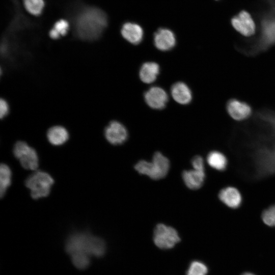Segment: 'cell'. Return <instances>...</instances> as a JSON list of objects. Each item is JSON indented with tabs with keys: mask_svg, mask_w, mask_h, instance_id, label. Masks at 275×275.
Segmentation results:
<instances>
[{
	"mask_svg": "<svg viewBox=\"0 0 275 275\" xmlns=\"http://www.w3.org/2000/svg\"><path fill=\"white\" fill-rule=\"evenodd\" d=\"M232 142L254 178L275 173V112H257L237 127Z\"/></svg>",
	"mask_w": 275,
	"mask_h": 275,
	"instance_id": "1",
	"label": "cell"
},
{
	"mask_svg": "<svg viewBox=\"0 0 275 275\" xmlns=\"http://www.w3.org/2000/svg\"><path fill=\"white\" fill-rule=\"evenodd\" d=\"M107 25V18L101 10L88 7L83 9L75 20V32L77 36L85 40L98 39Z\"/></svg>",
	"mask_w": 275,
	"mask_h": 275,
	"instance_id": "2",
	"label": "cell"
},
{
	"mask_svg": "<svg viewBox=\"0 0 275 275\" xmlns=\"http://www.w3.org/2000/svg\"><path fill=\"white\" fill-rule=\"evenodd\" d=\"M260 18L258 37L240 47L243 52L249 55L256 54L275 44V8H263Z\"/></svg>",
	"mask_w": 275,
	"mask_h": 275,
	"instance_id": "3",
	"label": "cell"
},
{
	"mask_svg": "<svg viewBox=\"0 0 275 275\" xmlns=\"http://www.w3.org/2000/svg\"><path fill=\"white\" fill-rule=\"evenodd\" d=\"M65 250L70 255L76 253L100 257L106 251V244L101 238L87 232H77L71 234L65 243Z\"/></svg>",
	"mask_w": 275,
	"mask_h": 275,
	"instance_id": "4",
	"label": "cell"
},
{
	"mask_svg": "<svg viewBox=\"0 0 275 275\" xmlns=\"http://www.w3.org/2000/svg\"><path fill=\"white\" fill-rule=\"evenodd\" d=\"M169 168V159L159 152L154 153L152 161L142 160L134 166V169L140 174L147 175L153 180L164 178L168 174Z\"/></svg>",
	"mask_w": 275,
	"mask_h": 275,
	"instance_id": "5",
	"label": "cell"
},
{
	"mask_svg": "<svg viewBox=\"0 0 275 275\" xmlns=\"http://www.w3.org/2000/svg\"><path fill=\"white\" fill-rule=\"evenodd\" d=\"M53 179L47 173L35 171L26 179V186L30 190L31 197L34 199L47 196L53 184Z\"/></svg>",
	"mask_w": 275,
	"mask_h": 275,
	"instance_id": "6",
	"label": "cell"
},
{
	"mask_svg": "<svg viewBox=\"0 0 275 275\" xmlns=\"http://www.w3.org/2000/svg\"><path fill=\"white\" fill-rule=\"evenodd\" d=\"M154 244L163 250L171 249L180 241L177 231L163 224L156 225L153 236Z\"/></svg>",
	"mask_w": 275,
	"mask_h": 275,
	"instance_id": "7",
	"label": "cell"
},
{
	"mask_svg": "<svg viewBox=\"0 0 275 275\" xmlns=\"http://www.w3.org/2000/svg\"><path fill=\"white\" fill-rule=\"evenodd\" d=\"M13 153L23 168L35 171L38 167V157L36 151L25 142H17L14 146Z\"/></svg>",
	"mask_w": 275,
	"mask_h": 275,
	"instance_id": "8",
	"label": "cell"
},
{
	"mask_svg": "<svg viewBox=\"0 0 275 275\" xmlns=\"http://www.w3.org/2000/svg\"><path fill=\"white\" fill-rule=\"evenodd\" d=\"M231 22L233 28L243 36L250 37L255 33V23L251 15L245 11H241L233 17Z\"/></svg>",
	"mask_w": 275,
	"mask_h": 275,
	"instance_id": "9",
	"label": "cell"
},
{
	"mask_svg": "<svg viewBox=\"0 0 275 275\" xmlns=\"http://www.w3.org/2000/svg\"><path fill=\"white\" fill-rule=\"evenodd\" d=\"M226 109L229 116L237 121H242L252 117V109L247 103L233 98L227 103Z\"/></svg>",
	"mask_w": 275,
	"mask_h": 275,
	"instance_id": "10",
	"label": "cell"
},
{
	"mask_svg": "<svg viewBox=\"0 0 275 275\" xmlns=\"http://www.w3.org/2000/svg\"><path fill=\"white\" fill-rule=\"evenodd\" d=\"M107 141L111 144L117 145L124 143L128 137V132L125 126L119 122H111L104 130Z\"/></svg>",
	"mask_w": 275,
	"mask_h": 275,
	"instance_id": "11",
	"label": "cell"
},
{
	"mask_svg": "<svg viewBox=\"0 0 275 275\" xmlns=\"http://www.w3.org/2000/svg\"><path fill=\"white\" fill-rule=\"evenodd\" d=\"M166 92L159 87H152L144 94V99L149 106L155 109L163 108L168 101Z\"/></svg>",
	"mask_w": 275,
	"mask_h": 275,
	"instance_id": "12",
	"label": "cell"
},
{
	"mask_svg": "<svg viewBox=\"0 0 275 275\" xmlns=\"http://www.w3.org/2000/svg\"><path fill=\"white\" fill-rule=\"evenodd\" d=\"M154 45L161 51H167L173 48L176 44L174 33L167 29H160L154 35Z\"/></svg>",
	"mask_w": 275,
	"mask_h": 275,
	"instance_id": "13",
	"label": "cell"
},
{
	"mask_svg": "<svg viewBox=\"0 0 275 275\" xmlns=\"http://www.w3.org/2000/svg\"><path fill=\"white\" fill-rule=\"evenodd\" d=\"M218 197L224 204L231 208L239 207L242 201L239 191L233 187H227L222 189Z\"/></svg>",
	"mask_w": 275,
	"mask_h": 275,
	"instance_id": "14",
	"label": "cell"
},
{
	"mask_svg": "<svg viewBox=\"0 0 275 275\" xmlns=\"http://www.w3.org/2000/svg\"><path fill=\"white\" fill-rule=\"evenodd\" d=\"M121 32L123 37L133 44H139L143 39V29L139 24L134 23H125Z\"/></svg>",
	"mask_w": 275,
	"mask_h": 275,
	"instance_id": "15",
	"label": "cell"
},
{
	"mask_svg": "<svg viewBox=\"0 0 275 275\" xmlns=\"http://www.w3.org/2000/svg\"><path fill=\"white\" fill-rule=\"evenodd\" d=\"M205 177L204 171L194 169L184 171L182 173V178L185 184L191 189L200 188L204 183Z\"/></svg>",
	"mask_w": 275,
	"mask_h": 275,
	"instance_id": "16",
	"label": "cell"
},
{
	"mask_svg": "<svg viewBox=\"0 0 275 275\" xmlns=\"http://www.w3.org/2000/svg\"><path fill=\"white\" fill-rule=\"evenodd\" d=\"M171 94L175 101L181 104H187L192 99V93L189 87L183 82H177L171 87Z\"/></svg>",
	"mask_w": 275,
	"mask_h": 275,
	"instance_id": "17",
	"label": "cell"
},
{
	"mask_svg": "<svg viewBox=\"0 0 275 275\" xmlns=\"http://www.w3.org/2000/svg\"><path fill=\"white\" fill-rule=\"evenodd\" d=\"M160 68L158 64L155 62H146L144 63L140 70L139 76L144 83L151 84L154 82L159 73Z\"/></svg>",
	"mask_w": 275,
	"mask_h": 275,
	"instance_id": "18",
	"label": "cell"
},
{
	"mask_svg": "<svg viewBox=\"0 0 275 275\" xmlns=\"http://www.w3.org/2000/svg\"><path fill=\"white\" fill-rule=\"evenodd\" d=\"M47 137L50 144L54 146H60L68 140L69 134L64 127L55 126L48 130Z\"/></svg>",
	"mask_w": 275,
	"mask_h": 275,
	"instance_id": "19",
	"label": "cell"
},
{
	"mask_svg": "<svg viewBox=\"0 0 275 275\" xmlns=\"http://www.w3.org/2000/svg\"><path fill=\"white\" fill-rule=\"evenodd\" d=\"M209 165L218 171H224L227 166V159L224 154L217 151L210 152L207 157Z\"/></svg>",
	"mask_w": 275,
	"mask_h": 275,
	"instance_id": "20",
	"label": "cell"
},
{
	"mask_svg": "<svg viewBox=\"0 0 275 275\" xmlns=\"http://www.w3.org/2000/svg\"><path fill=\"white\" fill-rule=\"evenodd\" d=\"M12 178L11 170L8 165L2 163L0 167V196L5 195L11 184Z\"/></svg>",
	"mask_w": 275,
	"mask_h": 275,
	"instance_id": "21",
	"label": "cell"
},
{
	"mask_svg": "<svg viewBox=\"0 0 275 275\" xmlns=\"http://www.w3.org/2000/svg\"><path fill=\"white\" fill-rule=\"evenodd\" d=\"M73 265L77 269H85L90 264L91 256L82 253H76L70 255Z\"/></svg>",
	"mask_w": 275,
	"mask_h": 275,
	"instance_id": "22",
	"label": "cell"
},
{
	"mask_svg": "<svg viewBox=\"0 0 275 275\" xmlns=\"http://www.w3.org/2000/svg\"><path fill=\"white\" fill-rule=\"evenodd\" d=\"M208 268L203 262L195 260L190 262L186 275H207Z\"/></svg>",
	"mask_w": 275,
	"mask_h": 275,
	"instance_id": "23",
	"label": "cell"
},
{
	"mask_svg": "<svg viewBox=\"0 0 275 275\" xmlns=\"http://www.w3.org/2000/svg\"><path fill=\"white\" fill-rule=\"evenodd\" d=\"M24 5L29 12L39 15L42 11L44 3L43 0H24Z\"/></svg>",
	"mask_w": 275,
	"mask_h": 275,
	"instance_id": "24",
	"label": "cell"
},
{
	"mask_svg": "<svg viewBox=\"0 0 275 275\" xmlns=\"http://www.w3.org/2000/svg\"><path fill=\"white\" fill-rule=\"evenodd\" d=\"M261 217L265 224L275 227V205L266 209L262 212Z\"/></svg>",
	"mask_w": 275,
	"mask_h": 275,
	"instance_id": "25",
	"label": "cell"
},
{
	"mask_svg": "<svg viewBox=\"0 0 275 275\" xmlns=\"http://www.w3.org/2000/svg\"><path fill=\"white\" fill-rule=\"evenodd\" d=\"M53 29L60 36H64L67 33L69 29L68 22L64 19L60 20L54 24Z\"/></svg>",
	"mask_w": 275,
	"mask_h": 275,
	"instance_id": "26",
	"label": "cell"
},
{
	"mask_svg": "<svg viewBox=\"0 0 275 275\" xmlns=\"http://www.w3.org/2000/svg\"><path fill=\"white\" fill-rule=\"evenodd\" d=\"M193 169L204 171V163L203 158L200 156H196L191 160Z\"/></svg>",
	"mask_w": 275,
	"mask_h": 275,
	"instance_id": "27",
	"label": "cell"
},
{
	"mask_svg": "<svg viewBox=\"0 0 275 275\" xmlns=\"http://www.w3.org/2000/svg\"><path fill=\"white\" fill-rule=\"evenodd\" d=\"M9 107L7 102L3 99L0 100V117L2 119L9 113Z\"/></svg>",
	"mask_w": 275,
	"mask_h": 275,
	"instance_id": "28",
	"label": "cell"
},
{
	"mask_svg": "<svg viewBox=\"0 0 275 275\" xmlns=\"http://www.w3.org/2000/svg\"><path fill=\"white\" fill-rule=\"evenodd\" d=\"M49 36L53 39H58L60 37L57 32L53 28L50 31Z\"/></svg>",
	"mask_w": 275,
	"mask_h": 275,
	"instance_id": "29",
	"label": "cell"
},
{
	"mask_svg": "<svg viewBox=\"0 0 275 275\" xmlns=\"http://www.w3.org/2000/svg\"><path fill=\"white\" fill-rule=\"evenodd\" d=\"M241 275H255V274L251 272H245L242 274Z\"/></svg>",
	"mask_w": 275,
	"mask_h": 275,
	"instance_id": "30",
	"label": "cell"
}]
</instances>
